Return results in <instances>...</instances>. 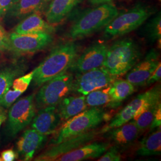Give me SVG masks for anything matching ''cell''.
Returning <instances> with one entry per match:
<instances>
[{
  "label": "cell",
  "mask_w": 161,
  "mask_h": 161,
  "mask_svg": "<svg viewBox=\"0 0 161 161\" xmlns=\"http://www.w3.org/2000/svg\"><path fill=\"white\" fill-rule=\"evenodd\" d=\"M97 132L93 130L80 135L66 139L50 146L34 159L35 161H55L59 157L92 142Z\"/></svg>",
  "instance_id": "cell-12"
},
{
  "label": "cell",
  "mask_w": 161,
  "mask_h": 161,
  "mask_svg": "<svg viewBox=\"0 0 161 161\" xmlns=\"http://www.w3.org/2000/svg\"><path fill=\"white\" fill-rule=\"evenodd\" d=\"M86 96H68L64 97L56 106L62 121H67L87 109Z\"/></svg>",
  "instance_id": "cell-21"
},
{
  "label": "cell",
  "mask_w": 161,
  "mask_h": 161,
  "mask_svg": "<svg viewBox=\"0 0 161 161\" xmlns=\"http://www.w3.org/2000/svg\"><path fill=\"white\" fill-rule=\"evenodd\" d=\"M161 97L160 84H157L146 92L138 94L115 115L109 123L102 128L100 132L105 133L111 129L119 127L132 120L150 106L160 102Z\"/></svg>",
  "instance_id": "cell-5"
},
{
  "label": "cell",
  "mask_w": 161,
  "mask_h": 161,
  "mask_svg": "<svg viewBox=\"0 0 161 161\" xmlns=\"http://www.w3.org/2000/svg\"><path fill=\"white\" fill-rule=\"evenodd\" d=\"M118 14L116 7L104 3L83 12L71 26L68 36L72 40L86 37L104 28Z\"/></svg>",
  "instance_id": "cell-2"
},
{
  "label": "cell",
  "mask_w": 161,
  "mask_h": 161,
  "mask_svg": "<svg viewBox=\"0 0 161 161\" xmlns=\"http://www.w3.org/2000/svg\"><path fill=\"white\" fill-rule=\"evenodd\" d=\"M28 69L22 61H13L0 66V100L12 87L14 79L24 75Z\"/></svg>",
  "instance_id": "cell-17"
},
{
  "label": "cell",
  "mask_w": 161,
  "mask_h": 161,
  "mask_svg": "<svg viewBox=\"0 0 161 161\" xmlns=\"http://www.w3.org/2000/svg\"><path fill=\"white\" fill-rule=\"evenodd\" d=\"M159 62L158 53L155 50H151L142 60L127 72L125 80L135 86H144Z\"/></svg>",
  "instance_id": "cell-13"
},
{
  "label": "cell",
  "mask_w": 161,
  "mask_h": 161,
  "mask_svg": "<svg viewBox=\"0 0 161 161\" xmlns=\"http://www.w3.org/2000/svg\"><path fill=\"white\" fill-rule=\"evenodd\" d=\"M108 116L100 107H92L70 118L58 129L51 140L50 145L58 144L66 139L92 130Z\"/></svg>",
  "instance_id": "cell-4"
},
{
  "label": "cell",
  "mask_w": 161,
  "mask_h": 161,
  "mask_svg": "<svg viewBox=\"0 0 161 161\" xmlns=\"http://www.w3.org/2000/svg\"><path fill=\"white\" fill-rule=\"evenodd\" d=\"M83 0H52L46 17L47 22L50 25L60 23L76 6Z\"/></svg>",
  "instance_id": "cell-19"
},
{
  "label": "cell",
  "mask_w": 161,
  "mask_h": 161,
  "mask_svg": "<svg viewBox=\"0 0 161 161\" xmlns=\"http://www.w3.org/2000/svg\"><path fill=\"white\" fill-rule=\"evenodd\" d=\"M78 46L73 41L55 47L40 64L33 70L32 82L36 86L66 72L78 56Z\"/></svg>",
  "instance_id": "cell-1"
},
{
  "label": "cell",
  "mask_w": 161,
  "mask_h": 161,
  "mask_svg": "<svg viewBox=\"0 0 161 161\" xmlns=\"http://www.w3.org/2000/svg\"><path fill=\"white\" fill-rule=\"evenodd\" d=\"M6 118H7V114L5 112V109L0 108V127L3 124V122L6 121Z\"/></svg>",
  "instance_id": "cell-36"
},
{
  "label": "cell",
  "mask_w": 161,
  "mask_h": 161,
  "mask_svg": "<svg viewBox=\"0 0 161 161\" xmlns=\"http://www.w3.org/2000/svg\"><path fill=\"white\" fill-rule=\"evenodd\" d=\"M17 1L18 0H0V18L4 16Z\"/></svg>",
  "instance_id": "cell-32"
},
{
  "label": "cell",
  "mask_w": 161,
  "mask_h": 161,
  "mask_svg": "<svg viewBox=\"0 0 161 161\" xmlns=\"http://www.w3.org/2000/svg\"><path fill=\"white\" fill-rule=\"evenodd\" d=\"M54 28L46 22L38 13H34L23 20L15 26L14 32L17 34H30L36 32L51 33Z\"/></svg>",
  "instance_id": "cell-20"
},
{
  "label": "cell",
  "mask_w": 161,
  "mask_h": 161,
  "mask_svg": "<svg viewBox=\"0 0 161 161\" xmlns=\"http://www.w3.org/2000/svg\"><path fill=\"white\" fill-rule=\"evenodd\" d=\"M109 86L93 91L86 94V102L87 106L92 108L104 106L113 108L112 102L109 93Z\"/></svg>",
  "instance_id": "cell-25"
},
{
  "label": "cell",
  "mask_w": 161,
  "mask_h": 161,
  "mask_svg": "<svg viewBox=\"0 0 161 161\" xmlns=\"http://www.w3.org/2000/svg\"><path fill=\"white\" fill-rule=\"evenodd\" d=\"M19 154L13 149L5 150L1 153V159L3 161H13L17 159Z\"/></svg>",
  "instance_id": "cell-34"
},
{
  "label": "cell",
  "mask_w": 161,
  "mask_h": 161,
  "mask_svg": "<svg viewBox=\"0 0 161 161\" xmlns=\"http://www.w3.org/2000/svg\"><path fill=\"white\" fill-rule=\"evenodd\" d=\"M152 13L149 7L138 4L124 13L118 14L104 27V36L110 39L130 33L141 26Z\"/></svg>",
  "instance_id": "cell-8"
},
{
  "label": "cell",
  "mask_w": 161,
  "mask_h": 161,
  "mask_svg": "<svg viewBox=\"0 0 161 161\" xmlns=\"http://www.w3.org/2000/svg\"><path fill=\"white\" fill-rule=\"evenodd\" d=\"M46 1L18 0L7 12V16L15 19H23L34 13H39Z\"/></svg>",
  "instance_id": "cell-22"
},
{
  "label": "cell",
  "mask_w": 161,
  "mask_h": 161,
  "mask_svg": "<svg viewBox=\"0 0 161 161\" xmlns=\"http://www.w3.org/2000/svg\"><path fill=\"white\" fill-rule=\"evenodd\" d=\"M144 34L147 39L151 42L161 40V12L152 19L144 28Z\"/></svg>",
  "instance_id": "cell-27"
},
{
  "label": "cell",
  "mask_w": 161,
  "mask_h": 161,
  "mask_svg": "<svg viewBox=\"0 0 161 161\" xmlns=\"http://www.w3.org/2000/svg\"><path fill=\"white\" fill-rule=\"evenodd\" d=\"M109 147V143L93 142L86 143L59 157L56 161H80L100 157Z\"/></svg>",
  "instance_id": "cell-16"
},
{
  "label": "cell",
  "mask_w": 161,
  "mask_h": 161,
  "mask_svg": "<svg viewBox=\"0 0 161 161\" xmlns=\"http://www.w3.org/2000/svg\"><path fill=\"white\" fill-rule=\"evenodd\" d=\"M1 52H0V60H1Z\"/></svg>",
  "instance_id": "cell-38"
},
{
  "label": "cell",
  "mask_w": 161,
  "mask_h": 161,
  "mask_svg": "<svg viewBox=\"0 0 161 161\" xmlns=\"http://www.w3.org/2000/svg\"><path fill=\"white\" fill-rule=\"evenodd\" d=\"M2 161V159H1V158L0 157V161Z\"/></svg>",
  "instance_id": "cell-39"
},
{
  "label": "cell",
  "mask_w": 161,
  "mask_h": 161,
  "mask_svg": "<svg viewBox=\"0 0 161 161\" xmlns=\"http://www.w3.org/2000/svg\"><path fill=\"white\" fill-rule=\"evenodd\" d=\"M116 78L103 67L78 74L74 78L72 92L86 96L93 91L109 86Z\"/></svg>",
  "instance_id": "cell-9"
},
{
  "label": "cell",
  "mask_w": 161,
  "mask_h": 161,
  "mask_svg": "<svg viewBox=\"0 0 161 161\" xmlns=\"http://www.w3.org/2000/svg\"><path fill=\"white\" fill-rule=\"evenodd\" d=\"M90 3L93 4H102L104 3H111L112 0H89Z\"/></svg>",
  "instance_id": "cell-37"
},
{
  "label": "cell",
  "mask_w": 161,
  "mask_h": 161,
  "mask_svg": "<svg viewBox=\"0 0 161 161\" xmlns=\"http://www.w3.org/2000/svg\"><path fill=\"white\" fill-rule=\"evenodd\" d=\"M74 77L70 72H65L44 83L35 94L36 108L42 109L57 106L64 97L72 90Z\"/></svg>",
  "instance_id": "cell-6"
},
{
  "label": "cell",
  "mask_w": 161,
  "mask_h": 161,
  "mask_svg": "<svg viewBox=\"0 0 161 161\" xmlns=\"http://www.w3.org/2000/svg\"><path fill=\"white\" fill-rule=\"evenodd\" d=\"M108 48L103 43H97L88 47L76 58L69 68V71L78 74L102 67Z\"/></svg>",
  "instance_id": "cell-11"
},
{
  "label": "cell",
  "mask_w": 161,
  "mask_h": 161,
  "mask_svg": "<svg viewBox=\"0 0 161 161\" xmlns=\"http://www.w3.org/2000/svg\"><path fill=\"white\" fill-rule=\"evenodd\" d=\"M22 94V92L10 88L0 100V108L8 109L10 108Z\"/></svg>",
  "instance_id": "cell-29"
},
{
  "label": "cell",
  "mask_w": 161,
  "mask_h": 161,
  "mask_svg": "<svg viewBox=\"0 0 161 161\" xmlns=\"http://www.w3.org/2000/svg\"><path fill=\"white\" fill-rule=\"evenodd\" d=\"M121 160V153L116 146L109 147L102 155V156L98 159V161H119Z\"/></svg>",
  "instance_id": "cell-30"
},
{
  "label": "cell",
  "mask_w": 161,
  "mask_h": 161,
  "mask_svg": "<svg viewBox=\"0 0 161 161\" xmlns=\"http://www.w3.org/2000/svg\"><path fill=\"white\" fill-rule=\"evenodd\" d=\"M109 87V93L113 108L118 107L124 100L132 95L136 88L131 83L122 79H115Z\"/></svg>",
  "instance_id": "cell-23"
},
{
  "label": "cell",
  "mask_w": 161,
  "mask_h": 161,
  "mask_svg": "<svg viewBox=\"0 0 161 161\" xmlns=\"http://www.w3.org/2000/svg\"><path fill=\"white\" fill-rule=\"evenodd\" d=\"M140 130L134 121L131 120L119 127L111 129L105 133L107 137L119 146H126L132 143L140 135Z\"/></svg>",
  "instance_id": "cell-18"
},
{
  "label": "cell",
  "mask_w": 161,
  "mask_h": 161,
  "mask_svg": "<svg viewBox=\"0 0 161 161\" xmlns=\"http://www.w3.org/2000/svg\"><path fill=\"white\" fill-rule=\"evenodd\" d=\"M47 136L41 134L35 129L30 128L24 131L16 143L17 152L24 161H31L35 154L42 147Z\"/></svg>",
  "instance_id": "cell-15"
},
{
  "label": "cell",
  "mask_w": 161,
  "mask_h": 161,
  "mask_svg": "<svg viewBox=\"0 0 161 161\" xmlns=\"http://www.w3.org/2000/svg\"><path fill=\"white\" fill-rule=\"evenodd\" d=\"M161 64L159 62L157 67L156 68L154 72L152 74V75L150 76L149 78L146 80L145 86H149L156 82H158L159 80H161Z\"/></svg>",
  "instance_id": "cell-33"
},
{
  "label": "cell",
  "mask_w": 161,
  "mask_h": 161,
  "mask_svg": "<svg viewBox=\"0 0 161 161\" xmlns=\"http://www.w3.org/2000/svg\"><path fill=\"white\" fill-rule=\"evenodd\" d=\"M62 121L56 106H50L39 110L31 124L32 128L48 136L58 131Z\"/></svg>",
  "instance_id": "cell-14"
},
{
  "label": "cell",
  "mask_w": 161,
  "mask_h": 161,
  "mask_svg": "<svg viewBox=\"0 0 161 161\" xmlns=\"http://www.w3.org/2000/svg\"><path fill=\"white\" fill-rule=\"evenodd\" d=\"M160 104H161V102L150 106L142 114L132 119V120L134 121L137 127L141 131L146 130L150 127L153 119L156 110Z\"/></svg>",
  "instance_id": "cell-26"
},
{
  "label": "cell",
  "mask_w": 161,
  "mask_h": 161,
  "mask_svg": "<svg viewBox=\"0 0 161 161\" xmlns=\"http://www.w3.org/2000/svg\"><path fill=\"white\" fill-rule=\"evenodd\" d=\"M35 94H32L20 98L10 108L4 129L5 135L8 139L16 137L31 123L36 114Z\"/></svg>",
  "instance_id": "cell-7"
},
{
  "label": "cell",
  "mask_w": 161,
  "mask_h": 161,
  "mask_svg": "<svg viewBox=\"0 0 161 161\" xmlns=\"http://www.w3.org/2000/svg\"><path fill=\"white\" fill-rule=\"evenodd\" d=\"M150 133L141 142L137 151V155L141 156L160 155L161 153V127Z\"/></svg>",
  "instance_id": "cell-24"
},
{
  "label": "cell",
  "mask_w": 161,
  "mask_h": 161,
  "mask_svg": "<svg viewBox=\"0 0 161 161\" xmlns=\"http://www.w3.org/2000/svg\"><path fill=\"white\" fill-rule=\"evenodd\" d=\"M10 51L18 54H32L39 52L48 46L53 41L50 33L36 32L30 34H17L14 32L9 34Z\"/></svg>",
  "instance_id": "cell-10"
},
{
  "label": "cell",
  "mask_w": 161,
  "mask_h": 161,
  "mask_svg": "<svg viewBox=\"0 0 161 161\" xmlns=\"http://www.w3.org/2000/svg\"><path fill=\"white\" fill-rule=\"evenodd\" d=\"M161 104H160L156 110L153 119L150 126V129L155 130L156 128L161 127Z\"/></svg>",
  "instance_id": "cell-35"
},
{
  "label": "cell",
  "mask_w": 161,
  "mask_h": 161,
  "mask_svg": "<svg viewBox=\"0 0 161 161\" xmlns=\"http://www.w3.org/2000/svg\"><path fill=\"white\" fill-rule=\"evenodd\" d=\"M140 57V48L134 41L128 38L119 40L108 48L102 67L118 78L125 75Z\"/></svg>",
  "instance_id": "cell-3"
},
{
  "label": "cell",
  "mask_w": 161,
  "mask_h": 161,
  "mask_svg": "<svg viewBox=\"0 0 161 161\" xmlns=\"http://www.w3.org/2000/svg\"><path fill=\"white\" fill-rule=\"evenodd\" d=\"M10 50V42L9 34L0 24V52Z\"/></svg>",
  "instance_id": "cell-31"
},
{
  "label": "cell",
  "mask_w": 161,
  "mask_h": 161,
  "mask_svg": "<svg viewBox=\"0 0 161 161\" xmlns=\"http://www.w3.org/2000/svg\"><path fill=\"white\" fill-rule=\"evenodd\" d=\"M33 74V71H31L26 75H22L14 79L12 83V88L23 94L26 91L32 82Z\"/></svg>",
  "instance_id": "cell-28"
}]
</instances>
